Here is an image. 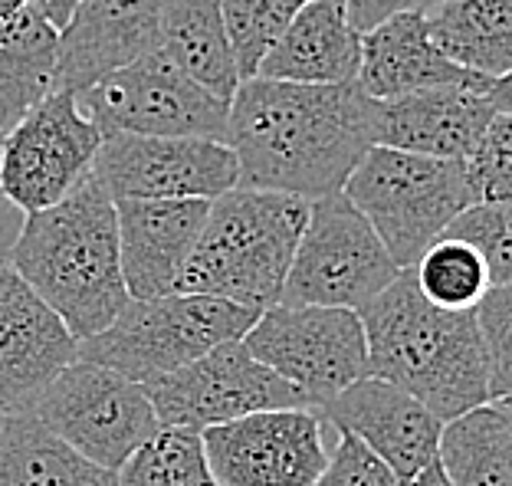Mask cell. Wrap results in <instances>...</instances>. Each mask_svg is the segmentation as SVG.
Returning <instances> with one entry per match:
<instances>
[{
  "label": "cell",
  "mask_w": 512,
  "mask_h": 486,
  "mask_svg": "<svg viewBox=\"0 0 512 486\" xmlns=\"http://www.w3.org/2000/svg\"><path fill=\"white\" fill-rule=\"evenodd\" d=\"M142 388L161 427H188L197 434L256 411L312 408L299 388L256 362L243 339L220 342L191 365L151 378Z\"/></svg>",
  "instance_id": "obj_12"
},
{
  "label": "cell",
  "mask_w": 512,
  "mask_h": 486,
  "mask_svg": "<svg viewBox=\"0 0 512 486\" xmlns=\"http://www.w3.org/2000/svg\"><path fill=\"white\" fill-rule=\"evenodd\" d=\"M79 358L66 322L0 263V411L30 414L53 378Z\"/></svg>",
  "instance_id": "obj_15"
},
{
  "label": "cell",
  "mask_w": 512,
  "mask_h": 486,
  "mask_svg": "<svg viewBox=\"0 0 512 486\" xmlns=\"http://www.w3.org/2000/svg\"><path fill=\"white\" fill-rule=\"evenodd\" d=\"M437 464L453 486H512V427L499 401L444 424Z\"/></svg>",
  "instance_id": "obj_26"
},
{
  "label": "cell",
  "mask_w": 512,
  "mask_h": 486,
  "mask_svg": "<svg viewBox=\"0 0 512 486\" xmlns=\"http://www.w3.org/2000/svg\"><path fill=\"white\" fill-rule=\"evenodd\" d=\"M60 30L37 7L0 20V125L14 129L40 99L53 92Z\"/></svg>",
  "instance_id": "obj_22"
},
{
  "label": "cell",
  "mask_w": 512,
  "mask_h": 486,
  "mask_svg": "<svg viewBox=\"0 0 512 486\" xmlns=\"http://www.w3.org/2000/svg\"><path fill=\"white\" fill-rule=\"evenodd\" d=\"M440 237L470 243L490 270V283L512 286V201H476Z\"/></svg>",
  "instance_id": "obj_30"
},
{
  "label": "cell",
  "mask_w": 512,
  "mask_h": 486,
  "mask_svg": "<svg viewBox=\"0 0 512 486\" xmlns=\"http://www.w3.org/2000/svg\"><path fill=\"white\" fill-rule=\"evenodd\" d=\"M0 138H4V125H0Z\"/></svg>",
  "instance_id": "obj_42"
},
{
  "label": "cell",
  "mask_w": 512,
  "mask_h": 486,
  "mask_svg": "<svg viewBox=\"0 0 512 486\" xmlns=\"http://www.w3.org/2000/svg\"><path fill=\"white\" fill-rule=\"evenodd\" d=\"M76 102L102 135L128 132L224 142L230 112L227 99L197 83L161 46L79 92Z\"/></svg>",
  "instance_id": "obj_8"
},
{
  "label": "cell",
  "mask_w": 512,
  "mask_h": 486,
  "mask_svg": "<svg viewBox=\"0 0 512 486\" xmlns=\"http://www.w3.org/2000/svg\"><path fill=\"white\" fill-rule=\"evenodd\" d=\"M102 132L76 92H50L0 138V198L37 214L69 198L92 175Z\"/></svg>",
  "instance_id": "obj_11"
},
{
  "label": "cell",
  "mask_w": 512,
  "mask_h": 486,
  "mask_svg": "<svg viewBox=\"0 0 512 486\" xmlns=\"http://www.w3.org/2000/svg\"><path fill=\"white\" fill-rule=\"evenodd\" d=\"M319 411L325 424L335 427V434L358 437L407 486L437 460L444 421L391 381L375 375L358 378L355 385L325 401Z\"/></svg>",
  "instance_id": "obj_16"
},
{
  "label": "cell",
  "mask_w": 512,
  "mask_h": 486,
  "mask_svg": "<svg viewBox=\"0 0 512 486\" xmlns=\"http://www.w3.org/2000/svg\"><path fill=\"white\" fill-rule=\"evenodd\" d=\"M4 421H7V414H4V411H0V431H4Z\"/></svg>",
  "instance_id": "obj_40"
},
{
  "label": "cell",
  "mask_w": 512,
  "mask_h": 486,
  "mask_svg": "<svg viewBox=\"0 0 512 486\" xmlns=\"http://www.w3.org/2000/svg\"><path fill=\"white\" fill-rule=\"evenodd\" d=\"M201 444L220 486H316L332 454L319 408L256 411L207 427Z\"/></svg>",
  "instance_id": "obj_14"
},
{
  "label": "cell",
  "mask_w": 512,
  "mask_h": 486,
  "mask_svg": "<svg viewBox=\"0 0 512 486\" xmlns=\"http://www.w3.org/2000/svg\"><path fill=\"white\" fill-rule=\"evenodd\" d=\"M476 201H512V115H496L467 161Z\"/></svg>",
  "instance_id": "obj_32"
},
{
  "label": "cell",
  "mask_w": 512,
  "mask_h": 486,
  "mask_svg": "<svg viewBox=\"0 0 512 486\" xmlns=\"http://www.w3.org/2000/svg\"><path fill=\"white\" fill-rule=\"evenodd\" d=\"M411 270L430 303L450 312H473L493 289L480 253L453 237H437Z\"/></svg>",
  "instance_id": "obj_27"
},
{
  "label": "cell",
  "mask_w": 512,
  "mask_h": 486,
  "mask_svg": "<svg viewBox=\"0 0 512 486\" xmlns=\"http://www.w3.org/2000/svg\"><path fill=\"white\" fill-rule=\"evenodd\" d=\"M329 4H339V7H345V0H329Z\"/></svg>",
  "instance_id": "obj_41"
},
{
  "label": "cell",
  "mask_w": 512,
  "mask_h": 486,
  "mask_svg": "<svg viewBox=\"0 0 512 486\" xmlns=\"http://www.w3.org/2000/svg\"><path fill=\"white\" fill-rule=\"evenodd\" d=\"M345 198L368 217L391 260L407 270L447 230L457 214L476 204L467 161L430 158L371 145L345 181Z\"/></svg>",
  "instance_id": "obj_5"
},
{
  "label": "cell",
  "mask_w": 512,
  "mask_h": 486,
  "mask_svg": "<svg viewBox=\"0 0 512 486\" xmlns=\"http://www.w3.org/2000/svg\"><path fill=\"white\" fill-rule=\"evenodd\" d=\"M92 178L112 201H217L240 184L237 155L214 138L102 135Z\"/></svg>",
  "instance_id": "obj_13"
},
{
  "label": "cell",
  "mask_w": 512,
  "mask_h": 486,
  "mask_svg": "<svg viewBox=\"0 0 512 486\" xmlns=\"http://www.w3.org/2000/svg\"><path fill=\"white\" fill-rule=\"evenodd\" d=\"M362 63V33L329 0H306L299 14L260 63V79L302 86L355 83Z\"/></svg>",
  "instance_id": "obj_21"
},
{
  "label": "cell",
  "mask_w": 512,
  "mask_h": 486,
  "mask_svg": "<svg viewBox=\"0 0 512 486\" xmlns=\"http://www.w3.org/2000/svg\"><path fill=\"white\" fill-rule=\"evenodd\" d=\"M306 221L309 201L296 194L253 188L220 194L174 293L230 299L256 312L276 306Z\"/></svg>",
  "instance_id": "obj_4"
},
{
  "label": "cell",
  "mask_w": 512,
  "mask_h": 486,
  "mask_svg": "<svg viewBox=\"0 0 512 486\" xmlns=\"http://www.w3.org/2000/svg\"><path fill=\"white\" fill-rule=\"evenodd\" d=\"M358 86L371 99H398L424 89H483L490 92L493 79L476 76L444 56L427 27V14L407 10L381 20L378 27L362 33V63H358Z\"/></svg>",
  "instance_id": "obj_20"
},
{
  "label": "cell",
  "mask_w": 512,
  "mask_h": 486,
  "mask_svg": "<svg viewBox=\"0 0 512 486\" xmlns=\"http://www.w3.org/2000/svg\"><path fill=\"white\" fill-rule=\"evenodd\" d=\"M368 339V375L414 395L440 421L490 401L483 332L473 312L434 306L407 266L358 309Z\"/></svg>",
  "instance_id": "obj_2"
},
{
  "label": "cell",
  "mask_w": 512,
  "mask_h": 486,
  "mask_svg": "<svg viewBox=\"0 0 512 486\" xmlns=\"http://www.w3.org/2000/svg\"><path fill=\"white\" fill-rule=\"evenodd\" d=\"M411 486H453V483L447 480V473L440 470V464H437V460H434V464H430V467H424L421 473H417V477H414V483H411Z\"/></svg>",
  "instance_id": "obj_37"
},
{
  "label": "cell",
  "mask_w": 512,
  "mask_h": 486,
  "mask_svg": "<svg viewBox=\"0 0 512 486\" xmlns=\"http://www.w3.org/2000/svg\"><path fill=\"white\" fill-rule=\"evenodd\" d=\"M302 4L306 0H224L227 43L240 83L260 73L266 53L279 43Z\"/></svg>",
  "instance_id": "obj_29"
},
{
  "label": "cell",
  "mask_w": 512,
  "mask_h": 486,
  "mask_svg": "<svg viewBox=\"0 0 512 486\" xmlns=\"http://www.w3.org/2000/svg\"><path fill=\"white\" fill-rule=\"evenodd\" d=\"M30 4L37 7L56 30H63L69 23V17H73V10L79 7V0H30Z\"/></svg>",
  "instance_id": "obj_35"
},
{
  "label": "cell",
  "mask_w": 512,
  "mask_h": 486,
  "mask_svg": "<svg viewBox=\"0 0 512 486\" xmlns=\"http://www.w3.org/2000/svg\"><path fill=\"white\" fill-rule=\"evenodd\" d=\"M496 112L483 89H424L398 99H375L371 135L375 145L398 152L470 161Z\"/></svg>",
  "instance_id": "obj_18"
},
{
  "label": "cell",
  "mask_w": 512,
  "mask_h": 486,
  "mask_svg": "<svg viewBox=\"0 0 512 486\" xmlns=\"http://www.w3.org/2000/svg\"><path fill=\"white\" fill-rule=\"evenodd\" d=\"M119 486H220L207 467L201 434L161 427L119 467Z\"/></svg>",
  "instance_id": "obj_28"
},
{
  "label": "cell",
  "mask_w": 512,
  "mask_h": 486,
  "mask_svg": "<svg viewBox=\"0 0 512 486\" xmlns=\"http://www.w3.org/2000/svg\"><path fill=\"white\" fill-rule=\"evenodd\" d=\"M316 486H407L381 457L352 434L335 437V447L329 454V467L322 470Z\"/></svg>",
  "instance_id": "obj_33"
},
{
  "label": "cell",
  "mask_w": 512,
  "mask_h": 486,
  "mask_svg": "<svg viewBox=\"0 0 512 486\" xmlns=\"http://www.w3.org/2000/svg\"><path fill=\"white\" fill-rule=\"evenodd\" d=\"M486 99H490V106H493L496 115H512V69L499 76V79H493Z\"/></svg>",
  "instance_id": "obj_36"
},
{
  "label": "cell",
  "mask_w": 512,
  "mask_h": 486,
  "mask_svg": "<svg viewBox=\"0 0 512 486\" xmlns=\"http://www.w3.org/2000/svg\"><path fill=\"white\" fill-rule=\"evenodd\" d=\"M401 266L368 224V217L339 194L309 201V221L299 237L293 266L279 303L362 309L384 286L394 283Z\"/></svg>",
  "instance_id": "obj_7"
},
{
  "label": "cell",
  "mask_w": 512,
  "mask_h": 486,
  "mask_svg": "<svg viewBox=\"0 0 512 486\" xmlns=\"http://www.w3.org/2000/svg\"><path fill=\"white\" fill-rule=\"evenodd\" d=\"M0 486H119V473L86 460L33 414H7Z\"/></svg>",
  "instance_id": "obj_23"
},
{
  "label": "cell",
  "mask_w": 512,
  "mask_h": 486,
  "mask_svg": "<svg viewBox=\"0 0 512 486\" xmlns=\"http://www.w3.org/2000/svg\"><path fill=\"white\" fill-rule=\"evenodd\" d=\"M434 4L437 0H345V17L358 33H368L371 27H378L381 20L394 14H407V10L427 14Z\"/></svg>",
  "instance_id": "obj_34"
},
{
  "label": "cell",
  "mask_w": 512,
  "mask_h": 486,
  "mask_svg": "<svg viewBox=\"0 0 512 486\" xmlns=\"http://www.w3.org/2000/svg\"><path fill=\"white\" fill-rule=\"evenodd\" d=\"M476 322L483 332L490 401L512 398V286H493L476 306Z\"/></svg>",
  "instance_id": "obj_31"
},
{
  "label": "cell",
  "mask_w": 512,
  "mask_h": 486,
  "mask_svg": "<svg viewBox=\"0 0 512 486\" xmlns=\"http://www.w3.org/2000/svg\"><path fill=\"white\" fill-rule=\"evenodd\" d=\"M30 414L86 460L115 473L161 431L158 414L138 381L86 358L66 365Z\"/></svg>",
  "instance_id": "obj_9"
},
{
  "label": "cell",
  "mask_w": 512,
  "mask_h": 486,
  "mask_svg": "<svg viewBox=\"0 0 512 486\" xmlns=\"http://www.w3.org/2000/svg\"><path fill=\"white\" fill-rule=\"evenodd\" d=\"M30 7V0H0V20H14Z\"/></svg>",
  "instance_id": "obj_38"
},
{
  "label": "cell",
  "mask_w": 512,
  "mask_h": 486,
  "mask_svg": "<svg viewBox=\"0 0 512 486\" xmlns=\"http://www.w3.org/2000/svg\"><path fill=\"white\" fill-rule=\"evenodd\" d=\"M256 319L260 312L250 306L201 293L128 299L112 326L79 342V358L145 385L151 378L191 365L220 342L243 339Z\"/></svg>",
  "instance_id": "obj_6"
},
{
  "label": "cell",
  "mask_w": 512,
  "mask_h": 486,
  "mask_svg": "<svg viewBox=\"0 0 512 486\" xmlns=\"http://www.w3.org/2000/svg\"><path fill=\"white\" fill-rule=\"evenodd\" d=\"M499 408L506 411V421H509V427H512V398H506V401H499Z\"/></svg>",
  "instance_id": "obj_39"
},
{
  "label": "cell",
  "mask_w": 512,
  "mask_h": 486,
  "mask_svg": "<svg viewBox=\"0 0 512 486\" xmlns=\"http://www.w3.org/2000/svg\"><path fill=\"white\" fill-rule=\"evenodd\" d=\"M161 50L184 66L220 99H234L240 86L227 43L224 0H165L161 4Z\"/></svg>",
  "instance_id": "obj_25"
},
{
  "label": "cell",
  "mask_w": 512,
  "mask_h": 486,
  "mask_svg": "<svg viewBox=\"0 0 512 486\" xmlns=\"http://www.w3.org/2000/svg\"><path fill=\"white\" fill-rule=\"evenodd\" d=\"M243 345L256 362L299 388L312 408L368 378V339L355 309L276 303L260 312Z\"/></svg>",
  "instance_id": "obj_10"
},
{
  "label": "cell",
  "mask_w": 512,
  "mask_h": 486,
  "mask_svg": "<svg viewBox=\"0 0 512 486\" xmlns=\"http://www.w3.org/2000/svg\"><path fill=\"white\" fill-rule=\"evenodd\" d=\"M10 266L76 342L112 326L132 299L122 276L115 201L92 175L60 204L27 214L10 247Z\"/></svg>",
  "instance_id": "obj_3"
},
{
  "label": "cell",
  "mask_w": 512,
  "mask_h": 486,
  "mask_svg": "<svg viewBox=\"0 0 512 486\" xmlns=\"http://www.w3.org/2000/svg\"><path fill=\"white\" fill-rule=\"evenodd\" d=\"M211 214V201H115L122 276L132 299L174 293V283Z\"/></svg>",
  "instance_id": "obj_19"
},
{
  "label": "cell",
  "mask_w": 512,
  "mask_h": 486,
  "mask_svg": "<svg viewBox=\"0 0 512 486\" xmlns=\"http://www.w3.org/2000/svg\"><path fill=\"white\" fill-rule=\"evenodd\" d=\"M375 99L358 83L302 86L243 79L230 99L224 145L237 155L240 184L319 201L339 194L375 145Z\"/></svg>",
  "instance_id": "obj_1"
},
{
  "label": "cell",
  "mask_w": 512,
  "mask_h": 486,
  "mask_svg": "<svg viewBox=\"0 0 512 486\" xmlns=\"http://www.w3.org/2000/svg\"><path fill=\"white\" fill-rule=\"evenodd\" d=\"M165 0H79L60 30L53 92H86L161 46Z\"/></svg>",
  "instance_id": "obj_17"
},
{
  "label": "cell",
  "mask_w": 512,
  "mask_h": 486,
  "mask_svg": "<svg viewBox=\"0 0 512 486\" xmlns=\"http://www.w3.org/2000/svg\"><path fill=\"white\" fill-rule=\"evenodd\" d=\"M427 27L444 56L476 76L512 69V0H437Z\"/></svg>",
  "instance_id": "obj_24"
}]
</instances>
